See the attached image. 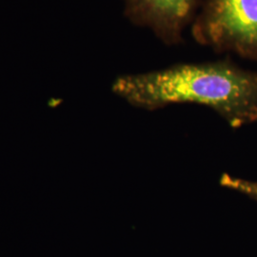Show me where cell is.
Here are the masks:
<instances>
[{
    "instance_id": "7a4b0ae2",
    "label": "cell",
    "mask_w": 257,
    "mask_h": 257,
    "mask_svg": "<svg viewBox=\"0 0 257 257\" xmlns=\"http://www.w3.org/2000/svg\"><path fill=\"white\" fill-rule=\"evenodd\" d=\"M199 9L191 25L197 44L257 62V0H203Z\"/></svg>"
},
{
    "instance_id": "277c9868",
    "label": "cell",
    "mask_w": 257,
    "mask_h": 257,
    "mask_svg": "<svg viewBox=\"0 0 257 257\" xmlns=\"http://www.w3.org/2000/svg\"><path fill=\"white\" fill-rule=\"evenodd\" d=\"M219 182L222 187L242 193L257 202V181H250L224 174L221 176Z\"/></svg>"
},
{
    "instance_id": "3957f363",
    "label": "cell",
    "mask_w": 257,
    "mask_h": 257,
    "mask_svg": "<svg viewBox=\"0 0 257 257\" xmlns=\"http://www.w3.org/2000/svg\"><path fill=\"white\" fill-rule=\"evenodd\" d=\"M125 18L135 26L146 28L166 46L183 42L202 0H122Z\"/></svg>"
},
{
    "instance_id": "6da1fadb",
    "label": "cell",
    "mask_w": 257,
    "mask_h": 257,
    "mask_svg": "<svg viewBox=\"0 0 257 257\" xmlns=\"http://www.w3.org/2000/svg\"><path fill=\"white\" fill-rule=\"evenodd\" d=\"M111 90L138 109L192 103L214 110L231 128L257 122V72L242 69L229 57L124 74Z\"/></svg>"
}]
</instances>
